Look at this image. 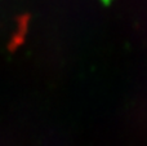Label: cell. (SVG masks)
<instances>
[{"label":"cell","instance_id":"1","mask_svg":"<svg viewBox=\"0 0 147 146\" xmlns=\"http://www.w3.org/2000/svg\"><path fill=\"white\" fill-rule=\"evenodd\" d=\"M30 20H31L30 13H22V14L17 16V18H16V21H17V30L12 35L7 47L10 53H14L20 47L23 45L26 35L28 32V27H30Z\"/></svg>","mask_w":147,"mask_h":146}]
</instances>
